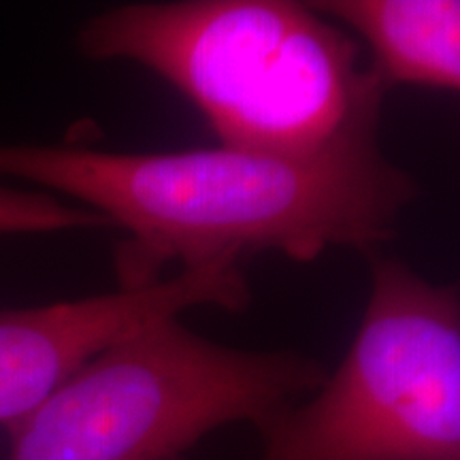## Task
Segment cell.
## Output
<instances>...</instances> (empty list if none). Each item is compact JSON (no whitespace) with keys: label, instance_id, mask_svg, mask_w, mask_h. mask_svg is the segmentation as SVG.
<instances>
[{"label":"cell","instance_id":"cell-8","mask_svg":"<svg viewBox=\"0 0 460 460\" xmlns=\"http://www.w3.org/2000/svg\"><path fill=\"white\" fill-rule=\"evenodd\" d=\"M180 460H188V458H180Z\"/></svg>","mask_w":460,"mask_h":460},{"label":"cell","instance_id":"cell-5","mask_svg":"<svg viewBox=\"0 0 460 460\" xmlns=\"http://www.w3.org/2000/svg\"><path fill=\"white\" fill-rule=\"evenodd\" d=\"M250 301L239 262L220 261L141 290L0 309V424L24 418L85 360L143 322L200 305L239 314Z\"/></svg>","mask_w":460,"mask_h":460},{"label":"cell","instance_id":"cell-4","mask_svg":"<svg viewBox=\"0 0 460 460\" xmlns=\"http://www.w3.org/2000/svg\"><path fill=\"white\" fill-rule=\"evenodd\" d=\"M343 360L264 433L261 460H460V295L394 256Z\"/></svg>","mask_w":460,"mask_h":460},{"label":"cell","instance_id":"cell-3","mask_svg":"<svg viewBox=\"0 0 460 460\" xmlns=\"http://www.w3.org/2000/svg\"><path fill=\"white\" fill-rule=\"evenodd\" d=\"M326 376L309 356L228 348L158 315L9 424V460H180L226 424L264 433Z\"/></svg>","mask_w":460,"mask_h":460},{"label":"cell","instance_id":"cell-7","mask_svg":"<svg viewBox=\"0 0 460 460\" xmlns=\"http://www.w3.org/2000/svg\"><path fill=\"white\" fill-rule=\"evenodd\" d=\"M111 228L105 217L62 203L49 194L26 192L0 183V234L62 233V230Z\"/></svg>","mask_w":460,"mask_h":460},{"label":"cell","instance_id":"cell-1","mask_svg":"<svg viewBox=\"0 0 460 460\" xmlns=\"http://www.w3.org/2000/svg\"><path fill=\"white\" fill-rule=\"evenodd\" d=\"M0 175L82 200L122 228L113 252L118 290L160 284L172 262L190 271L258 254L301 264L329 250L369 258L420 197L416 177L390 163L379 143L318 156L22 143L0 146Z\"/></svg>","mask_w":460,"mask_h":460},{"label":"cell","instance_id":"cell-2","mask_svg":"<svg viewBox=\"0 0 460 460\" xmlns=\"http://www.w3.org/2000/svg\"><path fill=\"white\" fill-rule=\"evenodd\" d=\"M90 60L135 62L199 109L224 147L318 156L377 141L388 90L309 3L143 0L79 28Z\"/></svg>","mask_w":460,"mask_h":460},{"label":"cell","instance_id":"cell-6","mask_svg":"<svg viewBox=\"0 0 460 460\" xmlns=\"http://www.w3.org/2000/svg\"><path fill=\"white\" fill-rule=\"evenodd\" d=\"M309 7L369 48L371 71L386 90H460L458 0H318Z\"/></svg>","mask_w":460,"mask_h":460}]
</instances>
